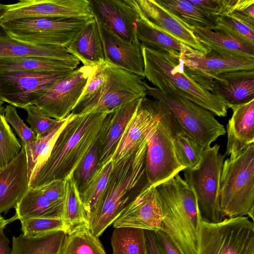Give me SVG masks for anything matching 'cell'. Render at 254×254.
<instances>
[{
	"label": "cell",
	"instance_id": "obj_4",
	"mask_svg": "<svg viewBox=\"0 0 254 254\" xmlns=\"http://www.w3.org/2000/svg\"><path fill=\"white\" fill-rule=\"evenodd\" d=\"M141 77L106 61L95 66L72 114L108 112L147 95Z\"/></svg>",
	"mask_w": 254,
	"mask_h": 254
},
{
	"label": "cell",
	"instance_id": "obj_14",
	"mask_svg": "<svg viewBox=\"0 0 254 254\" xmlns=\"http://www.w3.org/2000/svg\"><path fill=\"white\" fill-rule=\"evenodd\" d=\"M94 67L82 65L76 68L57 81L32 105L37 106L50 118L59 120L64 119L77 104Z\"/></svg>",
	"mask_w": 254,
	"mask_h": 254
},
{
	"label": "cell",
	"instance_id": "obj_8",
	"mask_svg": "<svg viewBox=\"0 0 254 254\" xmlns=\"http://www.w3.org/2000/svg\"><path fill=\"white\" fill-rule=\"evenodd\" d=\"M217 144L204 149L201 162L194 169L183 170L185 181L194 191L202 219L218 223L225 218L219 203L220 178L226 155Z\"/></svg>",
	"mask_w": 254,
	"mask_h": 254
},
{
	"label": "cell",
	"instance_id": "obj_23",
	"mask_svg": "<svg viewBox=\"0 0 254 254\" xmlns=\"http://www.w3.org/2000/svg\"><path fill=\"white\" fill-rule=\"evenodd\" d=\"M155 106V99L146 96L141 99L116 147L112 161L129 154L145 140L146 131L154 119Z\"/></svg>",
	"mask_w": 254,
	"mask_h": 254
},
{
	"label": "cell",
	"instance_id": "obj_33",
	"mask_svg": "<svg viewBox=\"0 0 254 254\" xmlns=\"http://www.w3.org/2000/svg\"><path fill=\"white\" fill-rule=\"evenodd\" d=\"M172 130L175 153L179 164L185 169H195L201 162L204 148L183 130L174 117Z\"/></svg>",
	"mask_w": 254,
	"mask_h": 254
},
{
	"label": "cell",
	"instance_id": "obj_18",
	"mask_svg": "<svg viewBox=\"0 0 254 254\" xmlns=\"http://www.w3.org/2000/svg\"><path fill=\"white\" fill-rule=\"evenodd\" d=\"M94 17L121 39L140 43L135 23L138 15L126 0H89Z\"/></svg>",
	"mask_w": 254,
	"mask_h": 254
},
{
	"label": "cell",
	"instance_id": "obj_6",
	"mask_svg": "<svg viewBox=\"0 0 254 254\" xmlns=\"http://www.w3.org/2000/svg\"><path fill=\"white\" fill-rule=\"evenodd\" d=\"M219 203L225 217L248 216L254 220V143L224 161Z\"/></svg>",
	"mask_w": 254,
	"mask_h": 254
},
{
	"label": "cell",
	"instance_id": "obj_7",
	"mask_svg": "<svg viewBox=\"0 0 254 254\" xmlns=\"http://www.w3.org/2000/svg\"><path fill=\"white\" fill-rule=\"evenodd\" d=\"M155 100L154 119L145 133L146 173L149 186H156L185 169L178 163L172 139L173 115L165 104Z\"/></svg>",
	"mask_w": 254,
	"mask_h": 254
},
{
	"label": "cell",
	"instance_id": "obj_47",
	"mask_svg": "<svg viewBox=\"0 0 254 254\" xmlns=\"http://www.w3.org/2000/svg\"><path fill=\"white\" fill-rule=\"evenodd\" d=\"M154 232L160 254H182L169 237L163 231L158 230Z\"/></svg>",
	"mask_w": 254,
	"mask_h": 254
},
{
	"label": "cell",
	"instance_id": "obj_48",
	"mask_svg": "<svg viewBox=\"0 0 254 254\" xmlns=\"http://www.w3.org/2000/svg\"><path fill=\"white\" fill-rule=\"evenodd\" d=\"M147 254H160L154 237V231L144 230Z\"/></svg>",
	"mask_w": 254,
	"mask_h": 254
},
{
	"label": "cell",
	"instance_id": "obj_12",
	"mask_svg": "<svg viewBox=\"0 0 254 254\" xmlns=\"http://www.w3.org/2000/svg\"><path fill=\"white\" fill-rule=\"evenodd\" d=\"M38 18L92 19L94 16L88 0H21L13 3H0V24Z\"/></svg>",
	"mask_w": 254,
	"mask_h": 254
},
{
	"label": "cell",
	"instance_id": "obj_30",
	"mask_svg": "<svg viewBox=\"0 0 254 254\" xmlns=\"http://www.w3.org/2000/svg\"><path fill=\"white\" fill-rule=\"evenodd\" d=\"M65 235L64 231H57L33 237L14 236L11 254H60Z\"/></svg>",
	"mask_w": 254,
	"mask_h": 254
},
{
	"label": "cell",
	"instance_id": "obj_10",
	"mask_svg": "<svg viewBox=\"0 0 254 254\" xmlns=\"http://www.w3.org/2000/svg\"><path fill=\"white\" fill-rule=\"evenodd\" d=\"M198 254H254V224L248 216L218 223L202 219Z\"/></svg>",
	"mask_w": 254,
	"mask_h": 254
},
{
	"label": "cell",
	"instance_id": "obj_26",
	"mask_svg": "<svg viewBox=\"0 0 254 254\" xmlns=\"http://www.w3.org/2000/svg\"><path fill=\"white\" fill-rule=\"evenodd\" d=\"M208 53L225 57L254 59V47L221 31L191 26Z\"/></svg>",
	"mask_w": 254,
	"mask_h": 254
},
{
	"label": "cell",
	"instance_id": "obj_3",
	"mask_svg": "<svg viewBox=\"0 0 254 254\" xmlns=\"http://www.w3.org/2000/svg\"><path fill=\"white\" fill-rule=\"evenodd\" d=\"M155 187L161 203V231L182 254H198L202 217L194 191L179 174Z\"/></svg>",
	"mask_w": 254,
	"mask_h": 254
},
{
	"label": "cell",
	"instance_id": "obj_22",
	"mask_svg": "<svg viewBox=\"0 0 254 254\" xmlns=\"http://www.w3.org/2000/svg\"><path fill=\"white\" fill-rule=\"evenodd\" d=\"M211 92L227 108L254 99V70H235L217 75L212 80Z\"/></svg>",
	"mask_w": 254,
	"mask_h": 254
},
{
	"label": "cell",
	"instance_id": "obj_19",
	"mask_svg": "<svg viewBox=\"0 0 254 254\" xmlns=\"http://www.w3.org/2000/svg\"><path fill=\"white\" fill-rule=\"evenodd\" d=\"M95 19L102 42L106 61L144 78L141 43H135L121 39Z\"/></svg>",
	"mask_w": 254,
	"mask_h": 254
},
{
	"label": "cell",
	"instance_id": "obj_36",
	"mask_svg": "<svg viewBox=\"0 0 254 254\" xmlns=\"http://www.w3.org/2000/svg\"><path fill=\"white\" fill-rule=\"evenodd\" d=\"M210 29L225 33L254 47V18L245 14L233 12L218 17L215 26Z\"/></svg>",
	"mask_w": 254,
	"mask_h": 254
},
{
	"label": "cell",
	"instance_id": "obj_24",
	"mask_svg": "<svg viewBox=\"0 0 254 254\" xmlns=\"http://www.w3.org/2000/svg\"><path fill=\"white\" fill-rule=\"evenodd\" d=\"M229 108L233 114L227 125L226 156L254 143V99Z\"/></svg>",
	"mask_w": 254,
	"mask_h": 254
},
{
	"label": "cell",
	"instance_id": "obj_17",
	"mask_svg": "<svg viewBox=\"0 0 254 254\" xmlns=\"http://www.w3.org/2000/svg\"><path fill=\"white\" fill-rule=\"evenodd\" d=\"M162 215L159 193L155 186H148L127 206L113 226L155 232L162 230Z\"/></svg>",
	"mask_w": 254,
	"mask_h": 254
},
{
	"label": "cell",
	"instance_id": "obj_40",
	"mask_svg": "<svg viewBox=\"0 0 254 254\" xmlns=\"http://www.w3.org/2000/svg\"><path fill=\"white\" fill-rule=\"evenodd\" d=\"M21 148L22 145L6 122L4 114H0V169L13 160Z\"/></svg>",
	"mask_w": 254,
	"mask_h": 254
},
{
	"label": "cell",
	"instance_id": "obj_39",
	"mask_svg": "<svg viewBox=\"0 0 254 254\" xmlns=\"http://www.w3.org/2000/svg\"><path fill=\"white\" fill-rule=\"evenodd\" d=\"M113 254H147L144 230L115 228L111 237Z\"/></svg>",
	"mask_w": 254,
	"mask_h": 254
},
{
	"label": "cell",
	"instance_id": "obj_44",
	"mask_svg": "<svg viewBox=\"0 0 254 254\" xmlns=\"http://www.w3.org/2000/svg\"><path fill=\"white\" fill-rule=\"evenodd\" d=\"M4 116L6 122L15 130L22 147H25L27 144L36 139V134L20 118L15 107L10 105H6Z\"/></svg>",
	"mask_w": 254,
	"mask_h": 254
},
{
	"label": "cell",
	"instance_id": "obj_2",
	"mask_svg": "<svg viewBox=\"0 0 254 254\" xmlns=\"http://www.w3.org/2000/svg\"><path fill=\"white\" fill-rule=\"evenodd\" d=\"M108 112L73 114L58 136L48 159L29 184L33 188L73 174L98 138Z\"/></svg>",
	"mask_w": 254,
	"mask_h": 254
},
{
	"label": "cell",
	"instance_id": "obj_49",
	"mask_svg": "<svg viewBox=\"0 0 254 254\" xmlns=\"http://www.w3.org/2000/svg\"><path fill=\"white\" fill-rule=\"evenodd\" d=\"M10 241L5 235L4 230L0 231V254H11Z\"/></svg>",
	"mask_w": 254,
	"mask_h": 254
},
{
	"label": "cell",
	"instance_id": "obj_32",
	"mask_svg": "<svg viewBox=\"0 0 254 254\" xmlns=\"http://www.w3.org/2000/svg\"><path fill=\"white\" fill-rule=\"evenodd\" d=\"M136 32L141 45L180 57L187 47L160 30L151 26L139 17L135 23Z\"/></svg>",
	"mask_w": 254,
	"mask_h": 254
},
{
	"label": "cell",
	"instance_id": "obj_42",
	"mask_svg": "<svg viewBox=\"0 0 254 254\" xmlns=\"http://www.w3.org/2000/svg\"><path fill=\"white\" fill-rule=\"evenodd\" d=\"M99 158V147L96 140L73 173L79 192L82 190L97 170Z\"/></svg>",
	"mask_w": 254,
	"mask_h": 254
},
{
	"label": "cell",
	"instance_id": "obj_27",
	"mask_svg": "<svg viewBox=\"0 0 254 254\" xmlns=\"http://www.w3.org/2000/svg\"><path fill=\"white\" fill-rule=\"evenodd\" d=\"M0 58H40L60 60H78L65 47L26 43L9 36L0 39Z\"/></svg>",
	"mask_w": 254,
	"mask_h": 254
},
{
	"label": "cell",
	"instance_id": "obj_11",
	"mask_svg": "<svg viewBox=\"0 0 254 254\" xmlns=\"http://www.w3.org/2000/svg\"><path fill=\"white\" fill-rule=\"evenodd\" d=\"M91 19L38 18L0 24L11 38L26 43L66 48Z\"/></svg>",
	"mask_w": 254,
	"mask_h": 254
},
{
	"label": "cell",
	"instance_id": "obj_43",
	"mask_svg": "<svg viewBox=\"0 0 254 254\" xmlns=\"http://www.w3.org/2000/svg\"><path fill=\"white\" fill-rule=\"evenodd\" d=\"M27 113L26 119L30 127L37 137L47 134L58 125L63 120H59L48 117L34 105H30L24 108Z\"/></svg>",
	"mask_w": 254,
	"mask_h": 254
},
{
	"label": "cell",
	"instance_id": "obj_46",
	"mask_svg": "<svg viewBox=\"0 0 254 254\" xmlns=\"http://www.w3.org/2000/svg\"><path fill=\"white\" fill-rule=\"evenodd\" d=\"M39 188L42 193L53 203L63 205L64 194V181H52Z\"/></svg>",
	"mask_w": 254,
	"mask_h": 254
},
{
	"label": "cell",
	"instance_id": "obj_38",
	"mask_svg": "<svg viewBox=\"0 0 254 254\" xmlns=\"http://www.w3.org/2000/svg\"><path fill=\"white\" fill-rule=\"evenodd\" d=\"M112 168L110 159L106 164L97 169L94 174L80 192V197L87 214V221L96 211L105 189Z\"/></svg>",
	"mask_w": 254,
	"mask_h": 254
},
{
	"label": "cell",
	"instance_id": "obj_50",
	"mask_svg": "<svg viewBox=\"0 0 254 254\" xmlns=\"http://www.w3.org/2000/svg\"><path fill=\"white\" fill-rule=\"evenodd\" d=\"M17 219L15 215L13 216L12 218L9 219H5L1 215H0V231L4 230L5 226L9 223Z\"/></svg>",
	"mask_w": 254,
	"mask_h": 254
},
{
	"label": "cell",
	"instance_id": "obj_35",
	"mask_svg": "<svg viewBox=\"0 0 254 254\" xmlns=\"http://www.w3.org/2000/svg\"><path fill=\"white\" fill-rule=\"evenodd\" d=\"M64 181L62 219L68 232L77 225L86 223L87 214L73 175L68 176Z\"/></svg>",
	"mask_w": 254,
	"mask_h": 254
},
{
	"label": "cell",
	"instance_id": "obj_21",
	"mask_svg": "<svg viewBox=\"0 0 254 254\" xmlns=\"http://www.w3.org/2000/svg\"><path fill=\"white\" fill-rule=\"evenodd\" d=\"M142 98L109 112L103 124L97 142L99 158L98 168L109 161Z\"/></svg>",
	"mask_w": 254,
	"mask_h": 254
},
{
	"label": "cell",
	"instance_id": "obj_51",
	"mask_svg": "<svg viewBox=\"0 0 254 254\" xmlns=\"http://www.w3.org/2000/svg\"><path fill=\"white\" fill-rule=\"evenodd\" d=\"M9 36L5 31L4 29L0 25V39L7 38Z\"/></svg>",
	"mask_w": 254,
	"mask_h": 254
},
{
	"label": "cell",
	"instance_id": "obj_34",
	"mask_svg": "<svg viewBox=\"0 0 254 254\" xmlns=\"http://www.w3.org/2000/svg\"><path fill=\"white\" fill-rule=\"evenodd\" d=\"M60 254H106L98 238L86 223L80 224L66 233Z\"/></svg>",
	"mask_w": 254,
	"mask_h": 254
},
{
	"label": "cell",
	"instance_id": "obj_52",
	"mask_svg": "<svg viewBox=\"0 0 254 254\" xmlns=\"http://www.w3.org/2000/svg\"><path fill=\"white\" fill-rule=\"evenodd\" d=\"M4 102L0 100V114H4L5 107L3 106Z\"/></svg>",
	"mask_w": 254,
	"mask_h": 254
},
{
	"label": "cell",
	"instance_id": "obj_29",
	"mask_svg": "<svg viewBox=\"0 0 254 254\" xmlns=\"http://www.w3.org/2000/svg\"><path fill=\"white\" fill-rule=\"evenodd\" d=\"M17 219L29 218H62L63 205L53 203L39 188L29 187L15 208Z\"/></svg>",
	"mask_w": 254,
	"mask_h": 254
},
{
	"label": "cell",
	"instance_id": "obj_37",
	"mask_svg": "<svg viewBox=\"0 0 254 254\" xmlns=\"http://www.w3.org/2000/svg\"><path fill=\"white\" fill-rule=\"evenodd\" d=\"M175 16L187 24L197 28H211L216 18L189 0H156Z\"/></svg>",
	"mask_w": 254,
	"mask_h": 254
},
{
	"label": "cell",
	"instance_id": "obj_45",
	"mask_svg": "<svg viewBox=\"0 0 254 254\" xmlns=\"http://www.w3.org/2000/svg\"><path fill=\"white\" fill-rule=\"evenodd\" d=\"M189 0L215 18L232 13L238 1V0Z\"/></svg>",
	"mask_w": 254,
	"mask_h": 254
},
{
	"label": "cell",
	"instance_id": "obj_1",
	"mask_svg": "<svg viewBox=\"0 0 254 254\" xmlns=\"http://www.w3.org/2000/svg\"><path fill=\"white\" fill-rule=\"evenodd\" d=\"M145 140L124 157L112 161L108 181L99 206L87 225L99 238L147 186Z\"/></svg>",
	"mask_w": 254,
	"mask_h": 254
},
{
	"label": "cell",
	"instance_id": "obj_16",
	"mask_svg": "<svg viewBox=\"0 0 254 254\" xmlns=\"http://www.w3.org/2000/svg\"><path fill=\"white\" fill-rule=\"evenodd\" d=\"M138 17L151 26L181 42L186 47L203 54L208 51L199 41L191 28L156 0H126Z\"/></svg>",
	"mask_w": 254,
	"mask_h": 254
},
{
	"label": "cell",
	"instance_id": "obj_20",
	"mask_svg": "<svg viewBox=\"0 0 254 254\" xmlns=\"http://www.w3.org/2000/svg\"><path fill=\"white\" fill-rule=\"evenodd\" d=\"M28 188L27 159L22 146L18 155L0 169V215L15 208Z\"/></svg>",
	"mask_w": 254,
	"mask_h": 254
},
{
	"label": "cell",
	"instance_id": "obj_5",
	"mask_svg": "<svg viewBox=\"0 0 254 254\" xmlns=\"http://www.w3.org/2000/svg\"><path fill=\"white\" fill-rule=\"evenodd\" d=\"M143 74L164 94L183 97L213 115L225 117L227 107L219 98L203 88L185 72L180 57L141 45Z\"/></svg>",
	"mask_w": 254,
	"mask_h": 254
},
{
	"label": "cell",
	"instance_id": "obj_41",
	"mask_svg": "<svg viewBox=\"0 0 254 254\" xmlns=\"http://www.w3.org/2000/svg\"><path fill=\"white\" fill-rule=\"evenodd\" d=\"M22 234L29 237L67 230L62 218H29L20 220Z\"/></svg>",
	"mask_w": 254,
	"mask_h": 254
},
{
	"label": "cell",
	"instance_id": "obj_31",
	"mask_svg": "<svg viewBox=\"0 0 254 254\" xmlns=\"http://www.w3.org/2000/svg\"><path fill=\"white\" fill-rule=\"evenodd\" d=\"M70 113L52 131L36 139L23 147L25 150L29 184L49 157L54 144L60 133L70 120Z\"/></svg>",
	"mask_w": 254,
	"mask_h": 254
},
{
	"label": "cell",
	"instance_id": "obj_13",
	"mask_svg": "<svg viewBox=\"0 0 254 254\" xmlns=\"http://www.w3.org/2000/svg\"><path fill=\"white\" fill-rule=\"evenodd\" d=\"M71 71L0 73V100L24 109L41 98L57 81Z\"/></svg>",
	"mask_w": 254,
	"mask_h": 254
},
{
	"label": "cell",
	"instance_id": "obj_25",
	"mask_svg": "<svg viewBox=\"0 0 254 254\" xmlns=\"http://www.w3.org/2000/svg\"><path fill=\"white\" fill-rule=\"evenodd\" d=\"M66 48L85 66L94 67L106 61L95 17L84 26Z\"/></svg>",
	"mask_w": 254,
	"mask_h": 254
},
{
	"label": "cell",
	"instance_id": "obj_15",
	"mask_svg": "<svg viewBox=\"0 0 254 254\" xmlns=\"http://www.w3.org/2000/svg\"><path fill=\"white\" fill-rule=\"evenodd\" d=\"M185 73L211 92L213 79L222 73L241 70H254V59L203 54L187 47L180 57Z\"/></svg>",
	"mask_w": 254,
	"mask_h": 254
},
{
	"label": "cell",
	"instance_id": "obj_9",
	"mask_svg": "<svg viewBox=\"0 0 254 254\" xmlns=\"http://www.w3.org/2000/svg\"><path fill=\"white\" fill-rule=\"evenodd\" d=\"M147 95L163 102L183 130L204 149L226 131L213 114L183 97L164 94L144 82Z\"/></svg>",
	"mask_w": 254,
	"mask_h": 254
},
{
	"label": "cell",
	"instance_id": "obj_28",
	"mask_svg": "<svg viewBox=\"0 0 254 254\" xmlns=\"http://www.w3.org/2000/svg\"><path fill=\"white\" fill-rule=\"evenodd\" d=\"M78 60H60L40 58H0V73L15 71L59 72L72 71Z\"/></svg>",
	"mask_w": 254,
	"mask_h": 254
}]
</instances>
